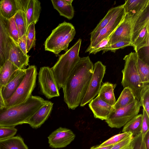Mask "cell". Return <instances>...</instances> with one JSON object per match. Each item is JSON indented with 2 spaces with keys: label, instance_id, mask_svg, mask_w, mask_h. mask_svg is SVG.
<instances>
[{
  "label": "cell",
  "instance_id": "1",
  "mask_svg": "<svg viewBox=\"0 0 149 149\" xmlns=\"http://www.w3.org/2000/svg\"><path fill=\"white\" fill-rule=\"evenodd\" d=\"M94 65L88 56L80 58L62 88L64 100L69 109L80 104L92 77Z\"/></svg>",
  "mask_w": 149,
  "mask_h": 149
},
{
  "label": "cell",
  "instance_id": "2",
  "mask_svg": "<svg viewBox=\"0 0 149 149\" xmlns=\"http://www.w3.org/2000/svg\"><path fill=\"white\" fill-rule=\"evenodd\" d=\"M40 96H31L25 102L0 109V127H15L26 121L48 102Z\"/></svg>",
  "mask_w": 149,
  "mask_h": 149
},
{
  "label": "cell",
  "instance_id": "3",
  "mask_svg": "<svg viewBox=\"0 0 149 149\" xmlns=\"http://www.w3.org/2000/svg\"><path fill=\"white\" fill-rule=\"evenodd\" d=\"M81 40L76 43L59 59L51 68L54 75L59 89L62 88L75 65L79 60V52Z\"/></svg>",
  "mask_w": 149,
  "mask_h": 149
},
{
  "label": "cell",
  "instance_id": "4",
  "mask_svg": "<svg viewBox=\"0 0 149 149\" xmlns=\"http://www.w3.org/2000/svg\"><path fill=\"white\" fill-rule=\"evenodd\" d=\"M137 54L131 52L123 58L125 63L122 72L121 84L124 88H129L135 99L139 101L140 96L145 86L142 82L138 72L137 65Z\"/></svg>",
  "mask_w": 149,
  "mask_h": 149
},
{
  "label": "cell",
  "instance_id": "5",
  "mask_svg": "<svg viewBox=\"0 0 149 149\" xmlns=\"http://www.w3.org/2000/svg\"><path fill=\"white\" fill-rule=\"evenodd\" d=\"M37 74L35 65L29 66L26 69L25 74L16 91L9 98L5 100V107H11L24 102L31 96L36 86Z\"/></svg>",
  "mask_w": 149,
  "mask_h": 149
},
{
  "label": "cell",
  "instance_id": "6",
  "mask_svg": "<svg viewBox=\"0 0 149 149\" xmlns=\"http://www.w3.org/2000/svg\"><path fill=\"white\" fill-rule=\"evenodd\" d=\"M141 107L139 101L136 100L124 107L116 110L112 109L106 122L111 128H120L138 115Z\"/></svg>",
  "mask_w": 149,
  "mask_h": 149
},
{
  "label": "cell",
  "instance_id": "7",
  "mask_svg": "<svg viewBox=\"0 0 149 149\" xmlns=\"http://www.w3.org/2000/svg\"><path fill=\"white\" fill-rule=\"evenodd\" d=\"M40 91L49 99L60 96L59 89L51 68L44 66L40 68L38 76Z\"/></svg>",
  "mask_w": 149,
  "mask_h": 149
},
{
  "label": "cell",
  "instance_id": "8",
  "mask_svg": "<svg viewBox=\"0 0 149 149\" xmlns=\"http://www.w3.org/2000/svg\"><path fill=\"white\" fill-rule=\"evenodd\" d=\"M106 66L100 61L94 65L93 73L88 89L80 104L84 107L89 103L98 94L101 84L105 73Z\"/></svg>",
  "mask_w": 149,
  "mask_h": 149
},
{
  "label": "cell",
  "instance_id": "9",
  "mask_svg": "<svg viewBox=\"0 0 149 149\" xmlns=\"http://www.w3.org/2000/svg\"><path fill=\"white\" fill-rule=\"evenodd\" d=\"M71 23L64 22L52 31L44 43L45 50L58 54L61 42L65 36L74 28Z\"/></svg>",
  "mask_w": 149,
  "mask_h": 149
},
{
  "label": "cell",
  "instance_id": "10",
  "mask_svg": "<svg viewBox=\"0 0 149 149\" xmlns=\"http://www.w3.org/2000/svg\"><path fill=\"white\" fill-rule=\"evenodd\" d=\"M8 20L4 17L0 13V67L8 59L13 40L8 29Z\"/></svg>",
  "mask_w": 149,
  "mask_h": 149
},
{
  "label": "cell",
  "instance_id": "11",
  "mask_svg": "<svg viewBox=\"0 0 149 149\" xmlns=\"http://www.w3.org/2000/svg\"><path fill=\"white\" fill-rule=\"evenodd\" d=\"M75 135L70 130L60 127L48 137L49 146L54 148L65 147L73 141Z\"/></svg>",
  "mask_w": 149,
  "mask_h": 149
},
{
  "label": "cell",
  "instance_id": "12",
  "mask_svg": "<svg viewBox=\"0 0 149 149\" xmlns=\"http://www.w3.org/2000/svg\"><path fill=\"white\" fill-rule=\"evenodd\" d=\"M125 15L123 6V7L111 19L108 24L100 31L97 38L92 42L90 43L86 49L94 47L101 40L116 30L123 20Z\"/></svg>",
  "mask_w": 149,
  "mask_h": 149
},
{
  "label": "cell",
  "instance_id": "13",
  "mask_svg": "<svg viewBox=\"0 0 149 149\" xmlns=\"http://www.w3.org/2000/svg\"><path fill=\"white\" fill-rule=\"evenodd\" d=\"M132 29V19L125 15L123 20L111 36L109 42V45L120 40L131 42Z\"/></svg>",
  "mask_w": 149,
  "mask_h": 149
},
{
  "label": "cell",
  "instance_id": "14",
  "mask_svg": "<svg viewBox=\"0 0 149 149\" xmlns=\"http://www.w3.org/2000/svg\"><path fill=\"white\" fill-rule=\"evenodd\" d=\"M53 105V103L48 101L29 118L26 123L29 124L33 128H39L48 118Z\"/></svg>",
  "mask_w": 149,
  "mask_h": 149
},
{
  "label": "cell",
  "instance_id": "15",
  "mask_svg": "<svg viewBox=\"0 0 149 149\" xmlns=\"http://www.w3.org/2000/svg\"><path fill=\"white\" fill-rule=\"evenodd\" d=\"M95 118L106 120L111 111L113 106L102 100L98 95L93 99L88 104Z\"/></svg>",
  "mask_w": 149,
  "mask_h": 149
},
{
  "label": "cell",
  "instance_id": "16",
  "mask_svg": "<svg viewBox=\"0 0 149 149\" xmlns=\"http://www.w3.org/2000/svg\"><path fill=\"white\" fill-rule=\"evenodd\" d=\"M30 57L28 55H25L19 48L18 44L13 40L8 60L19 69H25L29 65Z\"/></svg>",
  "mask_w": 149,
  "mask_h": 149
},
{
  "label": "cell",
  "instance_id": "17",
  "mask_svg": "<svg viewBox=\"0 0 149 149\" xmlns=\"http://www.w3.org/2000/svg\"><path fill=\"white\" fill-rule=\"evenodd\" d=\"M149 5L132 20L131 42H134L142 29L149 23Z\"/></svg>",
  "mask_w": 149,
  "mask_h": 149
},
{
  "label": "cell",
  "instance_id": "18",
  "mask_svg": "<svg viewBox=\"0 0 149 149\" xmlns=\"http://www.w3.org/2000/svg\"><path fill=\"white\" fill-rule=\"evenodd\" d=\"M125 15L132 20L149 5V0H127L123 4Z\"/></svg>",
  "mask_w": 149,
  "mask_h": 149
},
{
  "label": "cell",
  "instance_id": "19",
  "mask_svg": "<svg viewBox=\"0 0 149 149\" xmlns=\"http://www.w3.org/2000/svg\"><path fill=\"white\" fill-rule=\"evenodd\" d=\"M16 66L8 60L0 70V89L8 84L19 70Z\"/></svg>",
  "mask_w": 149,
  "mask_h": 149
},
{
  "label": "cell",
  "instance_id": "20",
  "mask_svg": "<svg viewBox=\"0 0 149 149\" xmlns=\"http://www.w3.org/2000/svg\"><path fill=\"white\" fill-rule=\"evenodd\" d=\"M26 69L20 70L14 77L2 88L1 93L4 101L9 98L16 91L25 74Z\"/></svg>",
  "mask_w": 149,
  "mask_h": 149
},
{
  "label": "cell",
  "instance_id": "21",
  "mask_svg": "<svg viewBox=\"0 0 149 149\" xmlns=\"http://www.w3.org/2000/svg\"><path fill=\"white\" fill-rule=\"evenodd\" d=\"M123 4L109 9L104 17L100 21L90 33V43L97 38L100 31L109 22L111 19L123 7Z\"/></svg>",
  "mask_w": 149,
  "mask_h": 149
},
{
  "label": "cell",
  "instance_id": "22",
  "mask_svg": "<svg viewBox=\"0 0 149 149\" xmlns=\"http://www.w3.org/2000/svg\"><path fill=\"white\" fill-rule=\"evenodd\" d=\"M116 86L108 82H105L101 86L98 95L103 101L113 107L116 102L114 93Z\"/></svg>",
  "mask_w": 149,
  "mask_h": 149
},
{
  "label": "cell",
  "instance_id": "23",
  "mask_svg": "<svg viewBox=\"0 0 149 149\" xmlns=\"http://www.w3.org/2000/svg\"><path fill=\"white\" fill-rule=\"evenodd\" d=\"M41 7L40 1L31 0L26 13L27 29L32 22L35 24L38 21Z\"/></svg>",
  "mask_w": 149,
  "mask_h": 149
},
{
  "label": "cell",
  "instance_id": "24",
  "mask_svg": "<svg viewBox=\"0 0 149 149\" xmlns=\"http://www.w3.org/2000/svg\"><path fill=\"white\" fill-rule=\"evenodd\" d=\"M18 11L15 0L0 1V13L6 19L9 20L14 17Z\"/></svg>",
  "mask_w": 149,
  "mask_h": 149
},
{
  "label": "cell",
  "instance_id": "25",
  "mask_svg": "<svg viewBox=\"0 0 149 149\" xmlns=\"http://www.w3.org/2000/svg\"><path fill=\"white\" fill-rule=\"evenodd\" d=\"M51 1L54 8L58 12L60 15L69 19L73 18L74 11L72 4H68L65 0H52Z\"/></svg>",
  "mask_w": 149,
  "mask_h": 149
},
{
  "label": "cell",
  "instance_id": "26",
  "mask_svg": "<svg viewBox=\"0 0 149 149\" xmlns=\"http://www.w3.org/2000/svg\"><path fill=\"white\" fill-rule=\"evenodd\" d=\"M143 115L138 114L124 126L123 132H130L134 136L141 133Z\"/></svg>",
  "mask_w": 149,
  "mask_h": 149
},
{
  "label": "cell",
  "instance_id": "27",
  "mask_svg": "<svg viewBox=\"0 0 149 149\" xmlns=\"http://www.w3.org/2000/svg\"><path fill=\"white\" fill-rule=\"evenodd\" d=\"M136 100L131 90L128 88H124L119 97L113 107V109L116 110L126 106Z\"/></svg>",
  "mask_w": 149,
  "mask_h": 149
},
{
  "label": "cell",
  "instance_id": "28",
  "mask_svg": "<svg viewBox=\"0 0 149 149\" xmlns=\"http://www.w3.org/2000/svg\"><path fill=\"white\" fill-rule=\"evenodd\" d=\"M0 149H28L22 137L17 136L0 141Z\"/></svg>",
  "mask_w": 149,
  "mask_h": 149
},
{
  "label": "cell",
  "instance_id": "29",
  "mask_svg": "<svg viewBox=\"0 0 149 149\" xmlns=\"http://www.w3.org/2000/svg\"><path fill=\"white\" fill-rule=\"evenodd\" d=\"M132 45L135 52L149 46V23L142 29Z\"/></svg>",
  "mask_w": 149,
  "mask_h": 149
},
{
  "label": "cell",
  "instance_id": "30",
  "mask_svg": "<svg viewBox=\"0 0 149 149\" xmlns=\"http://www.w3.org/2000/svg\"><path fill=\"white\" fill-rule=\"evenodd\" d=\"M14 18L18 30L19 38L26 34L27 31L26 13L22 11H18L14 16Z\"/></svg>",
  "mask_w": 149,
  "mask_h": 149
},
{
  "label": "cell",
  "instance_id": "31",
  "mask_svg": "<svg viewBox=\"0 0 149 149\" xmlns=\"http://www.w3.org/2000/svg\"><path fill=\"white\" fill-rule=\"evenodd\" d=\"M137 65L138 72L142 82L145 86L149 84V64L141 59L138 55Z\"/></svg>",
  "mask_w": 149,
  "mask_h": 149
},
{
  "label": "cell",
  "instance_id": "32",
  "mask_svg": "<svg viewBox=\"0 0 149 149\" xmlns=\"http://www.w3.org/2000/svg\"><path fill=\"white\" fill-rule=\"evenodd\" d=\"M35 24L32 23L28 27L26 33V50L28 53L36 45V38Z\"/></svg>",
  "mask_w": 149,
  "mask_h": 149
},
{
  "label": "cell",
  "instance_id": "33",
  "mask_svg": "<svg viewBox=\"0 0 149 149\" xmlns=\"http://www.w3.org/2000/svg\"><path fill=\"white\" fill-rule=\"evenodd\" d=\"M141 106L142 107L149 116V85L144 87L140 96L139 101Z\"/></svg>",
  "mask_w": 149,
  "mask_h": 149
},
{
  "label": "cell",
  "instance_id": "34",
  "mask_svg": "<svg viewBox=\"0 0 149 149\" xmlns=\"http://www.w3.org/2000/svg\"><path fill=\"white\" fill-rule=\"evenodd\" d=\"M132 134L130 132H123L113 136L102 143L100 145V146H106L114 145L120 142L122 140Z\"/></svg>",
  "mask_w": 149,
  "mask_h": 149
},
{
  "label": "cell",
  "instance_id": "35",
  "mask_svg": "<svg viewBox=\"0 0 149 149\" xmlns=\"http://www.w3.org/2000/svg\"><path fill=\"white\" fill-rule=\"evenodd\" d=\"M129 46H132L131 42L124 40H120L105 47L102 48V50H103V53L108 51L115 52L117 49H123Z\"/></svg>",
  "mask_w": 149,
  "mask_h": 149
},
{
  "label": "cell",
  "instance_id": "36",
  "mask_svg": "<svg viewBox=\"0 0 149 149\" xmlns=\"http://www.w3.org/2000/svg\"><path fill=\"white\" fill-rule=\"evenodd\" d=\"M115 30L109 36L101 40L94 47L88 50L86 49L85 51V53L88 52L89 54H95L102 51V48L109 45V40Z\"/></svg>",
  "mask_w": 149,
  "mask_h": 149
},
{
  "label": "cell",
  "instance_id": "37",
  "mask_svg": "<svg viewBox=\"0 0 149 149\" xmlns=\"http://www.w3.org/2000/svg\"><path fill=\"white\" fill-rule=\"evenodd\" d=\"M133 136L131 134L120 142L114 145L110 149H133Z\"/></svg>",
  "mask_w": 149,
  "mask_h": 149
},
{
  "label": "cell",
  "instance_id": "38",
  "mask_svg": "<svg viewBox=\"0 0 149 149\" xmlns=\"http://www.w3.org/2000/svg\"><path fill=\"white\" fill-rule=\"evenodd\" d=\"M17 131L15 127H0V141L14 136Z\"/></svg>",
  "mask_w": 149,
  "mask_h": 149
},
{
  "label": "cell",
  "instance_id": "39",
  "mask_svg": "<svg viewBox=\"0 0 149 149\" xmlns=\"http://www.w3.org/2000/svg\"><path fill=\"white\" fill-rule=\"evenodd\" d=\"M8 29L10 35L12 39L17 43L19 38V33L14 17L8 20Z\"/></svg>",
  "mask_w": 149,
  "mask_h": 149
},
{
  "label": "cell",
  "instance_id": "40",
  "mask_svg": "<svg viewBox=\"0 0 149 149\" xmlns=\"http://www.w3.org/2000/svg\"><path fill=\"white\" fill-rule=\"evenodd\" d=\"M76 33L74 28L66 35L62 40L60 48V51L64 50L65 52L68 50L69 44L73 39Z\"/></svg>",
  "mask_w": 149,
  "mask_h": 149
},
{
  "label": "cell",
  "instance_id": "41",
  "mask_svg": "<svg viewBox=\"0 0 149 149\" xmlns=\"http://www.w3.org/2000/svg\"><path fill=\"white\" fill-rule=\"evenodd\" d=\"M132 142L133 145V149H146L143 136L141 133L134 136Z\"/></svg>",
  "mask_w": 149,
  "mask_h": 149
},
{
  "label": "cell",
  "instance_id": "42",
  "mask_svg": "<svg viewBox=\"0 0 149 149\" xmlns=\"http://www.w3.org/2000/svg\"><path fill=\"white\" fill-rule=\"evenodd\" d=\"M143 118L142 123L141 133L143 136L149 130V116L147 115L145 110L143 109Z\"/></svg>",
  "mask_w": 149,
  "mask_h": 149
},
{
  "label": "cell",
  "instance_id": "43",
  "mask_svg": "<svg viewBox=\"0 0 149 149\" xmlns=\"http://www.w3.org/2000/svg\"><path fill=\"white\" fill-rule=\"evenodd\" d=\"M17 44L19 47L22 52L25 55H27L26 34L24 35L19 38Z\"/></svg>",
  "mask_w": 149,
  "mask_h": 149
},
{
  "label": "cell",
  "instance_id": "44",
  "mask_svg": "<svg viewBox=\"0 0 149 149\" xmlns=\"http://www.w3.org/2000/svg\"><path fill=\"white\" fill-rule=\"evenodd\" d=\"M19 10L26 13L31 0H15Z\"/></svg>",
  "mask_w": 149,
  "mask_h": 149
},
{
  "label": "cell",
  "instance_id": "45",
  "mask_svg": "<svg viewBox=\"0 0 149 149\" xmlns=\"http://www.w3.org/2000/svg\"><path fill=\"white\" fill-rule=\"evenodd\" d=\"M143 140L146 149H149V130L144 135Z\"/></svg>",
  "mask_w": 149,
  "mask_h": 149
},
{
  "label": "cell",
  "instance_id": "46",
  "mask_svg": "<svg viewBox=\"0 0 149 149\" xmlns=\"http://www.w3.org/2000/svg\"><path fill=\"white\" fill-rule=\"evenodd\" d=\"M5 107L4 100L2 96L1 90L0 89V109Z\"/></svg>",
  "mask_w": 149,
  "mask_h": 149
},
{
  "label": "cell",
  "instance_id": "47",
  "mask_svg": "<svg viewBox=\"0 0 149 149\" xmlns=\"http://www.w3.org/2000/svg\"><path fill=\"white\" fill-rule=\"evenodd\" d=\"M113 145H110L106 146H93L90 149H110Z\"/></svg>",
  "mask_w": 149,
  "mask_h": 149
},
{
  "label": "cell",
  "instance_id": "48",
  "mask_svg": "<svg viewBox=\"0 0 149 149\" xmlns=\"http://www.w3.org/2000/svg\"><path fill=\"white\" fill-rule=\"evenodd\" d=\"M73 1V0H65V2L69 5H72V3Z\"/></svg>",
  "mask_w": 149,
  "mask_h": 149
},
{
  "label": "cell",
  "instance_id": "49",
  "mask_svg": "<svg viewBox=\"0 0 149 149\" xmlns=\"http://www.w3.org/2000/svg\"><path fill=\"white\" fill-rule=\"evenodd\" d=\"M1 67H0V70H1Z\"/></svg>",
  "mask_w": 149,
  "mask_h": 149
}]
</instances>
